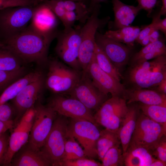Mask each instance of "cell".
<instances>
[{"label": "cell", "instance_id": "1", "mask_svg": "<svg viewBox=\"0 0 166 166\" xmlns=\"http://www.w3.org/2000/svg\"><path fill=\"white\" fill-rule=\"evenodd\" d=\"M58 33L42 34L29 26L1 42L22 62L42 65L48 62L49 46Z\"/></svg>", "mask_w": 166, "mask_h": 166}, {"label": "cell", "instance_id": "2", "mask_svg": "<svg viewBox=\"0 0 166 166\" xmlns=\"http://www.w3.org/2000/svg\"><path fill=\"white\" fill-rule=\"evenodd\" d=\"M166 55L151 61L130 65L122 79L128 88L132 89L156 87L166 77Z\"/></svg>", "mask_w": 166, "mask_h": 166}, {"label": "cell", "instance_id": "3", "mask_svg": "<svg viewBox=\"0 0 166 166\" xmlns=\"http://www.w3.org/2000/svg\"><path fill=\"white\" fill-rule=\"evenodd\" d=\"M100 5L95 6L83 26L80 28L81 43L78 60L82 72L86 70L94 53L95 36L98 28L108 22L109 18L100 19L98 15Z\"/></svg>", "mask_w": 166, "mask_h": 166}, {"label": "cell", "instance_id": "4", "mask_svg": "<svg viewBox=\"0 0 166 166\" xmlns=\"http://www.w3.org/2000/svg\"><path fill=\"white\" fill-rule=\"evenodd\" d=\"M48 63L45 85L56 94H68L79 81L81 73L56 59L50 60Z\"/></svg>", "mask_w": 166, "mask_h": 166}, {"label": "cell", "instance_id": "5", "mask_svg": "<svg viewBox=\"0 0 166 166\" xmlns=\"http://www.w3.org/2000/svg\"><path fill=\"white\" fill-rule=\"evenodd\" d=\"M68 122L66 117H56L44 144L40 149L51 166H58L62 160L68 137Z\"/></svg>", "mask_w": 166, "mask_h": 166}, {"label": "cell", "instance_id": "6", "mask_svg": "<svg viewBox=\"0 0 166 166\" xmlns=\"http://www.w3.org/2000/svg\"><path fill=\"white\" fill-rule=\"evenodd\" d=\"M166 134V126L157 123L140 111L129 146L144 147L152 152L161 138Z\"/></svg>", "mask_w": 166, "mask_h": 166}, {"label": "cell", "instance_id": "7", "mask_svg": "<svg viewBox=\"0 0 166 166\" xmlns=\"http://www.w3.org/2000/svg\"><path fill=\"white\" fill-rule=\"evenodd\" d=\"M97 125L86 120L72 118L68 125V136L77 139L83 148L86 156L91 159L97 156L96 144L100 131Z\"/></svg>", "mask_w": 166, "mask_h": 166}, {"label": "cell", "instance_id": "8", "mask_svg": "<svg viewBox=\"0 0 166 166\" xmlns=\"http://www.w3.org/2000/svg\"><path fill=\"white\" fill-rule=\"evenodd\" d=\"M37 5L14 7L0 10V31L3 37L13 35L26 28Z\"/></svg>", "mask_w": 166, "mask_h": 166}, {"label": "cell", "instance_id": "9", "mask_svg": "<svg viewBox=\"0 0 166 166\" xmlns=\"http://www.w3.org/2000/svg\"><path fill=\"white\" fill-rule=\"evenodd\" d=\"M34 107L35 115L27 142L32 147L40 149L51 131L57 113L48 106L42 105L39 100Z\"/></svg>", "mask_w": 166, "mask_h": 166}, {"label": "cell", "instance_id": "10", "mask_svg": "<svg viewBox=\"0 0 166 166\" xmlns=\"http://www.w3.org/2000/svg\"><path fill=\"white\" fill-rule=\"evenodd\" d=\"M128 109V105L124 98L112 96L102 104L93 117L97 124L117 132Z\"/></svg>", "mask_w": 166, "mask_h": 166}, {"label": "cell", "instance_id": "11", "mask_svg": "<svg viewBox=\"0 0 166 166\" xmlns=\"http://www.w3.org/2000/svg\"><path fill=\"white\" fill-rule=\"evenodd\" d=\"M80 28H72L58 33L55 48L58 56L66 64L77 70L81 69L78 60L81 43Z\"/></svg>", "mask_w": 166, "mask_h": 166}, {"label": "cell", "instance_id": "12", "mask_svg": "<svg viewBox=\"0 0 166 166\" xmlns=\"http://www.w3.org/2000/svg\"><path fill=\"white\" fill-rule=\"evenodd\" d=\"M68 94L80 101L91 111L97 110L108 99V95L94 85L86 72H81L79 81Z\"/></svg>", "mask_w": 166, "mask_h": 166}, {"label": "cell", "instance_id": "13", "mask_svg": "<svg viewBox=\"0 0 166 166\" xmlns=\"http://www.w3.org/2000/svg\"><path fill=\"white\" fill-rule=\"evenodd\" d=\"M48 106L60 115L70 118L86 120L97 125L91 111L76 99L56 94L50 99Z\"/></svg>", "mask_w": 166, "mask_h": 166}, {"label": "cell", "instance_id": "14", "mask_svg": "<svg viewBox=\"0 0 166 166\" xmlns=\"http://www.w3.org/2000/svg\"><path fill=\"white\" fill-rule=\"evenodd\" d=\"M95 42L120 72L128 63L132 47L109 38L97 31Z\"/></svg>", "mask_w": 166, "mask_h": 166}, {"label": "cell", "instance_id": "15", "mask_svg": "<svg viewBox=\"0 0 166 166\" xmlns=\"http://www.w3.org/2000/svg\"><path fill=\"white\" fill-rule=\"evenodd\" d=\"M85 72L87 73L93 84L101 92L107 95L110 93L112 96L123 97L126 89L124 85L100 68L94 53Z\"/></svg>", "mask_w": 166, "mask_h": 166}, {"label": "cell", "instance_id": "16", "mask_svg": "<svg viewBox=\"0 0 166 166\" xmlns=\"http://www.w3.org/2000/svg\"><path fill=\"white\" fill-rule=\"evenodd\" d=\"M45 84V78L42 74L27 84L12 100L18 117H21L39 100Z\"/></svg>", "mask_w": 166, "mask_h": 166}, {"label": "cell", "instance_id": "17", "mask_svg": "<svg viewBox=\"0 0 166 166\" xmlns=\"http://www.w3.org/2000/svg\"><path fill=\"white\" fill-rule=\"evenodd\" d=\"M56 16L42 2L38 4L29 26L35 30L44 34L57 32Z\"/></svg>", "mask_w": 166, "mask_h": 166}, {"label": "cell", "instance_id": "18", "mask_svg": "<svg viewBox=\"0 0 166 166\" xmlns=\"http://www.w3.org/2000/svg\"><path fill=\"white\" fill-rule=\"evenodd\" d=\"M140 111L139 105L132 104L128 106L127 112L117 130L123 154L129 146Z\"/></svg>", "mask_w": 166, "mask_h": 166}, {"label": "cell", "instance_id": "19", "mask_svg": "<svg viewBox=\"0 0 166 166\" xmlns=\"http://www.w3.org/2000/svg\"><path fill=\"white\" fill-rule=\"evenodd\" d=\"M123 97L127 104L139 102L146 105H166V95L151 89L126 88Z\"/></svg>", "mask_w": 166, "mask_h": 166}, {"label": "cell", "instance_id": "20", "mask_svg": "<svg viewBox=\"0 0 166 166\" xmlns=\"http://www.w3.org/2000/svg\"><path fill=\"white\" fill-rule=\"evenodd\" d=\"M31 128L17 124L10 136L8 149L4 159L3 165L10 166L14 155L27 143Z\"/></svg>", "mask_w": 166, "mask_h": 166}, {"label": "cell", "instance_id": "21", "mask_svg": "<svg viewBox=\"0 0 166 166\" xmlns=\"http://www.w3.org/2000/svg\"><path fill=\"white\" fill-rule=\"evenodd\" d=\"M114 20L113 26L117 30L130 26L139 11V6H135L126 4L120 0H112Z\"/></svg>", "mask_w": 166, "mask_h": 166}, {"label": "cell", "instance_id": "22", "mask_svg": "<svg viewBox=\"0 0 166 166\" xmlns=\"http://www.w3.org/2000/svg\"><path fill=\"white\" fill-rule=\"evenodd\" d=\"M18 153L16 157L11 161L10 166H49L50 162L40 149L34 148L28 144Z\"/></svg>", "mask_w": 166, "mask_h": 166}, {"label": "cell", "instance_id": "23", "mask_svg": "<svg viewBox=\"0 0 166 166\" xmlns=\"http://www.w3.org/2000/svg\"><path fill=\"white\" fill-rule=\"evenodd\" d=\"M123 155L126 166H150L156 159L148 149L139 146H129Z\"/></svg>", "mask_w": 166, "mask_h": 166}, {"label": "cell", "instance_id": "24", "mask_svg": "<svg viewBox=\"0 0 166 166\" xmlns=\"http://www.w3.org/2000/svg\"><path fill=\"white\" fill-rule=\"evenodd\" d=\"M43 74L40 70L31 72L14 81L6 88L0 95V105L13 99L27 84Z\"/></svg>", "mask_w": 166, "mask_h": 166}, {"label": "cell", "instance_id": "25", "mask_svg": "<svg viewBox=\"0 0 166 166\" xmlns=\"http://www.w3.org/2000/svg\"><path fill=\"white\" fill-rule=\"evenodd\" d=\"M141 30L138 26H130L115 30H108L104 35L113 40L133 47Z\"/></svg>", "mask_w": 166, "mask_h": 166}, {"label": "cell", "instance_id": "26", "mask_svg": "<svg viewBox=\"0 0 166 166\" xmlns=\"http://www.w3.org/2000/svg\"><path fill=\"white\" fill-rule=\"evenodd\" d=\"M121 144L117 132L106 128L100 131L96 144L97 155L99 159L101 161L105 153L110 148Z\"/></svg>", "mask_w": 166, "mask_h": 166}, {"label": "cell", "instance_id": "27", "mask_svg": "<svg viewBox=\"0 0 166 166\" xmlns=\"http://www.w3.org/2000/svg\"><path fill=\"white\" fill-rule=\"evenodd\" d=\"M94 55L96 62L100 68L121 82L122 79L121 73L114 66L102 50L95 44Z\"/></svg>", "mask_w": 166, "mask_h": 166}, {"label": "cell", "instance_id": "28", "mask_svg": "<svg viewBox=\"0 0 166 166\" xmlns=\"http://www.w3.org/2000/svg\"><path fill=\"white\" fill-rule=\"evenodd\" d=\"M141 112L153 121L166 126V105H139Z\"/></svg>", "mask_w": 166, "mask_h": 166}, {"label": "cell", "instance_id": "29", "mask_svg": "<svg viewBox=\"0 0 166 166\" xmlns=\"http://www.w3.org/2000/svg\"><path fill=\"white\" fill-rule=\"evenodd\" d=\"M21 62L2 43L0 45V70L7 71L18 70L22 67Z\"/></svg>", "mask_w": 166, "mask_h": 166}, {"label": "cell", "instance_id": "30", "mask_svg": "<svg viewBox=\"0 0 166 166\" xmlns=\"http://www.w3.org/2000/svg\"><path fill=\"white\" fill-rule=\"evenodd\" d=\"M86 157L83 149L75 140V138L71 136H68L65 144L64 153L61 161Z\"/></svg>", "mask_w": 166, "mask_h": 166}, {"label": "cell", "instance_id": "31", "mask_svg": "<svg viewBox=\"0 0 166 166\" xmlns=\"http://www.w3.org/2000/svg\"><path fill=\"white\" fill-rule=\"evenodd\" d=\"M66 11H73L77 14L79 21L85 23L91 12L84 2L71 0L61 1Z\"/></svg>", "mask_w": 166, "mask_h": 166}, {"label": "cell", "instance_id": "32", "mask_svg": "<svg viewBox=\"0 0 166 166\" xmlns=\"http://www.w3.org/2000/svg\"><path fill=\"white\" fill-rule=\"evenodd\" d=\"M120 144L115 145L106 152L101 161V166H123L124 164L123 152Z\"/></svg>", "mask_w": 166, "mask_h": 166}, {"label": "cell", "instance_id": "33", "mask_svg": "<svg viewBox=\"0 0 166 166\" xmlns=\"http://www.w3.org/2000/svg\"><path fill=\"white\" fill-rule=\"evenodd\" d=\"M23 66L12 71L0 70V91H3L12 83L23 77L24 73Z\"/></svg>", "mask_w": 166, "mask_h": 166}, {"label": "cell", "instance_id": "34", "mask_svg": "<svg viewBox=\"0 0 166 166\" xmlns=\"http://www.w3.org/2000/svg\"><path fill=\"white\" fill-rule=\"evenodd\" d=\"M166 47L164 41L160 39L158 41L144 46L139 51L132 55L129 63L131 65L144 54L156 49Z\"/></svg>", "mask_w": 166, "mask_h": 166}, {"label": "cell", "instance_id": "35", "mask_svg": "<svg viewBox=\"0 0 166 166\" xmlns=\"http://www.w3.org/2000/svg\"><path fill=\"white\" fill-rule=\"evenodd\" d=\"M58 166H101V164L85 157L61 161Z\"/></svg>", "mask_w": 166, "mask_h": 166}, {"label": "cell", "instance_id": "36", "mask_svg": "<svg viewBox=\"0 0 166 166\" xmlns=\"http://www.w3.org/2000/svg\"><path fill=\"white\" fill-rule=\"evenodd\" d=\"M40 2V0H0V10L18 6H35Z\"/></svg>", "mask_w": 166, "mask_h": 166}, {"label": "cell", "instance_id": "37", "mask_svg": "<svg viewBox=\"0 0 166 166\" xmlns=\"http://www.w3.org/2000/svg\"><path fill=\"white\" fill-rule=\"evenodd\" d=\"M152 155L156 156L157 159L166 162V138L164 135L161 138L154 150Z\"/></svg>", "mask_w": 166, "mask_h": 166}, {"label": "cell", "instance_id": "38", "mask_svg": "<svg viewBox=\"0 0 166 166\" xmlns=\"http://www.w3.org/2000/svg\"><path fill=\"white\" fill-rule=\"evenodd\" d=\"M16 112L13 106L6 102L0 105V121L6 122L12 120L14 113Z\"/></svg>", "mask_w": 166, "mask_h": 166}, {"label": "cell", "instance_id": "39", "mask_svg": "<svg viewBox=\"0 0 166 166\" xmlns=\"http://www.w3.org/2000/svg\"><path fill=\"white\" fill-rule=\"evenodd\" d=\"M77 21H79V20L75 12L73 11H66L62 22L64 26L63 31L67 32L71 30Z\"/></svg>", "mask_w": 166, "mask_h": 166}, {"label": "cell", "instance_id": "40", "mask_svg": "<svg viewBox=\"0 0 166 166\" xmlns=\"http://www.w3.org/2000/svg\"><path fill=\"white\" fill-rule=\"evenodd\" d=\"M163 55H166V47L157 49L145 54L130 65L148 61Z\"/></svg>", "mask_w": 166, "mask_h": 166}, {"label": "cell", "instance_id": "41", "mask_svg": "<svg viewBox=\"0 0 166 166\" xmlns=\"http://www.w3.org/2000/svg\"><path fill=\"white\" fill-rule=\"evenodd\" d=\"M161 16L159 12L153 17L152 22L150 24L155 30L161 31L166 36V18L162 19L160 18Z\"/></svg>", "mask_w": 166, "mask_h": 166}, {"label": "cell", "instance_id": "42", "mask_svg": "<svg viewBox=\"0 0 166 166\" xmlns=\"http://www.w3.org/2000/svg\"><path fill=\"white\" fill-rule=\"evenodd\" d=\"M9 137L6 132L0 135V165H2L7 151Z\"/></svg>", "mask_w": 166, "mask_h": 166}, {"label": "cell", "instance_id": "43", "mask_svg": "<svg viewBox=\"0 0 166 166\" xmlns=\"http://www.w3.org/2000/svg\"><path fill=\"white\" fill-rule=\"evenodd\" d=\"M138 6L142 9H144L148 12V15H150L152 10L155 6L157 0H137Z\"/></svg>", "mask_w": 166, "mask_h": 166}, {"label": "cell", "instance_id": "44", "mask_svg": "<svg viewBox=\"0 0 166 166\" xmlns=\"http://www.w3.org/2000/svg\"><path fill=\"white\" fill-rule=\"evenodd\" d=\"M154 30L151 24L145 26L140 31L135 42L139 44L144 38L149 35Z\"/></svg>", "mask_w": 166, "mask_h": 166}, {"label": "cell", "instance_id": "45", "mask_svg": "<svg viewBox=\"0 0 166 166\" xmlns=\"http://www.w3.org/2000/svg\"><path fill=\"white\" fill-rule=\"evenodd\" d=\"M13 120L4 122L0 121V135L6 132L7 130L12 128L14 124Z\"/></svg>", "mask_w": 166, "mask_h": 166}, {"label": "cell", "instance_id": "46", "mask_svg": "<svg viewBox=\"0 0 166 166\" xmlns=\"http://www.w3.org/2000/svg\"><path fill=\"white\" fill-rule=\"evenodd\" d=\"M156 91L166 95V77H164L156 87Z\"/></svg>", "mask_w": 166, "mask_h": 166}, {"label": "cell", "instance_id": "47", "mask_svg": "<svg viewBox=\"0 0 166 166\" xmlns=\"http://www.w3.org/2000/svg\"><path fill=\"white\" fill-rule=\"evenodd\" d=\"M149 43L155 42L160 39L159 30H154L149 35Z\"/></svg>", "mask_w": 166, "mask_h": 166}, {"label": "cell", "instance_id": "48", "mask_svg": "<svg viewBox=\"0 0 166 166\" xmlns=\"http://www.w3.org/2000/svg\"><path fill=\"white\" fill-rule=\"evenodd\" d=\"M90 3L88 7L90 11L91 12L94 8L96 6L100 5L101 2H105L107 0H90Z\"/></svg>", "mask_w": 166, "mask_h": 166}, {"label": "cell", "instance_id": "49", "mask_svg": "<svg viewBox=\"0 0 166 166\" xmlns=\"http://www.w3.org/2000/svg\"><path fill=\"white\" fill-rule=\"evenodd\" d=\"M166 162L155 159L151 164L150 166H165Z\"/></svg>", "mask_w": 166, "mask_h": 166}, {"label": "cell", "instance_id": "50", "mask_svg": "<svg viewBox=\"0 0 166 166\" xmlns=\"http://www.w3.org/2000/svg\"><path fill=\"white\" fill-rule=\"evenodd\" d=\"M162 5L159 12L161 15H165L166 14V0H161Z\"/></svg>", "mask_w": 166, "mask_h": 166}, {"label": "cell", "instance_id": "51", "mask_svg": "<svg viewBox=\"0 0 166 166\" xmlns=\"http://www.w3.org/2000/svg\"><path fill=\"white\" fill-rule=\"evenodd\" d=\"M53 0V1H64V0H71V1H76V2H84L85 0Z\"/></svg>", "mask_w": 166, "mask_h": 166}, {"label": "cell", "instance_id": "52", "mask_svg": "<svg viewBox=\"0 0 166 166\" xmlns=\"http://www.w3.org/2000/svg\"><path fill=\"white\" fill-rule=\"evenodd\" d=\"M1 42H0V45H1Z\"/></svg>", "mask_w": 166, "mask_h": 166}]
</instances>
